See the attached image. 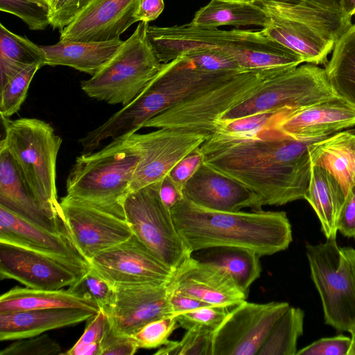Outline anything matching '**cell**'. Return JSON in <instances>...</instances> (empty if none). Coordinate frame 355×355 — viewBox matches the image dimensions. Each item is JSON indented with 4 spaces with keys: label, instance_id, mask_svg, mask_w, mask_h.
<instances>
[{
    "label": "cell",
    "instance_id": "1",
    "mask_svg": "<svg viewBox=\"0 0 355 355\" xmlns=\"http://www.w3.org/2000/svg\"><path fill=\"white\" fill-rule=\"evenodd\" d=\"M318 140L299 141L268 128L245 135L217 132L199 149L205 164L250 189L263 205L281 206L304 198L309 146Z\"/></svg>",
    "mask_w": 355,
    "mask_h": 355
},
{
    "label": "cell",
    "instance_id": "2",
    "mask_svg": "<svg viewBox=\"0 0 355 355\" xmlns=\"http://www.w3.org/2000/svg\"><path fill=\"white\" fill-rule=\"evenodd\" d=\"M175 227L191 252L212 247H239L260 257L287 249L291 225L284 211H221L184 197L171 209Z\"/></svg>",
    "mask_w": 355,
    "mask_h": 355
},
{
    "label": "cell",
    "instance_id": "3",
    "mask_svg": "<svg viewBox=\"0 0 355 355\" xmlns=\"http://www.w3.org/2000/svg\"><path fill=\"white\" fill-rule=\"evenodd\" d=\"M147 37L162 64L194 51L223 53L244 71H285L303 63L296 53L267 37L261 30H220L190 23L169 27L148 26Z\"/></svg>",
    "mask_w": 355,
    "mask_h": 355
},
{
    "label": "cell",
    "instance_id": "4",
    "mask_svg": "<svg viewBox=\"0 0 355 355\" xmlns=\"http://www.w3.org/2000/svg\"><path fill=\"white\" fill-rule=\"evenodd\" d=\"M242 72L208 71L201 67L196 52L180 55L162 64L159 71L134 100L87 132L85 141L88 146L96 149L107 139L135 133L165 110Z\"/></svg>",
    "mask_w": 355,
    "mask_h": 355
},
{
    "label": "cell",
    "instance_id": "5",
    "mask_svg": "<svg viewBox=\"0 0 355 355\" xmlns=\"http://www.w3.org/2000/svg\"><path fill=\"white\" fill-rule=\"evenodd\" d=\"M139 157L130 135L77 157L67 178V195L125 220L123 201Z\"/></svg>",
    "mask_w": 355,
    "mask_h": 355
},
{
    "label": "cell",
    "instance_id": "6",
    "mask_svg": "<svg viewBox=\"0 0 355 355\" xmlns=\"http://www.w3.org/2000/svg\"><path fill=\"white\" fill-rule=\"evenodd\" d=\"M1 119L5 129L1 141L26 184L46 214L62 222L56 187V162L62 138L41 119Z\"/></svg>",
    "mask_w": 355,
    "mask_h": 355
},
{
    "label": "cell",
    "instance_id": "7",
    "mask_svg": "<svg viewBox=\"0 0 355 355\" xmlns=\"http://www.w3.org/2000/svg\"><path fill=\"white\" fill-rule=\"evenodd\" d=\"M148 22L139 21L133 33L82 90L89 97L108 104L125 106L153 79L162 67L147 37Z\"/></svg>",
    "mask_w": 355,
    "mask_h": 355
},
{
    "label": "cell",
    "instance_id": "8",
    "mask_svg": "<svg viewBox=\"0 0 355 355\" xmlns=\"http://www.w3.org/2000/svg\"><path fill=\"white\" fill-rule=\"evenodd\" d=\"M282 71H243L165 110L146 121L143 128L182 129L209 138L216 132V123L227 111L248 98L266 78Z\"/></svg>",
    "mask_w": 355,
    "mask_h": 355
},
{
    "label": "cell",
    "instance_id": "9",
    "mask_svg": "<svg viewBox=\"0 0 355 355\" xmlns=\"http://www.w3.org/2000/svg\"><path fill=\"white\" fill-rule=\"evenodd\" d=\"M339 96L325 69L306 63L268 76L254 93L227 111L220 120L297 110Z\"/></svg>",
    "mask_w": 355,
    "mask_h": 355
},
{
    "label": "cell",
    "instance_id": "10",
    "mask_svg": "<svg viewBox=\"0 0 355 355\" xmlns=\"http://www.w3.org/2000/svg\"><path fill=\"white\" fill-rule=\"evenodd\" d=\"M160 182L129 192L123 201L125 220L132 234L173 272L191 252L162 202Z\"/></svg>",
    "mask_w": 355,
    "mask_h": 355
},
{
    "label": "cell",
    "instance_id": "11",
    "mask_svg": "<svg viewBox=\"0 0 355 355\" xmlns=\"http://www.w3.org/2000/svg\"><path fill=\"white\" fill-rule=\"evenodd\" d=\"M306 254L326 324L349 331L355 327V282L349 261L332 239L306 244Z\"/></svg>",
    "mask_w": 355,
    "mask_h": 355
},
{
    "label": "cell",
    "instance_id": "12",
    "mask_svg": "<svg viewBox=\"0 0 355 355\" xmlns=\"http://www.w3.org/2000/svg\"><path fill=\"white\" fill-rule=\"evenodd\" d=\"M289 306L285 302L246 300L233 306L213 332L212 355H257L271 328Z\"/></svg>",
    "mask_w": 355,
    "mask_h": 355
},
{
    "label": "cell",
    "instance_id": "13",
    "mask_svg": "<svg viewBox=\"0 0 355 355\" xmlns=\"http://www.w3.org/2000/svg\"><path fill=\"white\" fill-rule=\"evenodd\" d=\"M60 218L81 256L89 261L133 234L125 219L67 195L60 201Z\"/></svg>",
    "mask_w": 355,
    "mask_h": 355
},
{
    "label": "cell",
    "instance_id": "14",
    "mask_svg": "<svg viewBox=\"0 0 355 355\" xmlns=\"http://www.w3.org/2000/svg\"><path fill=\"white\" fill-rule=\"evenodd\" d=\"M84 266L58 257L0 241V277L35 289L71 286L88 272Z\"/></svg>",
    "mask_w": 355,
    "mask_h": 355
},
{
    "label": "cell",
    "instance_id": "15",
    "mask_svg": "<svg viewBox=\"0 0 355 355\" xmlns=\"http://www.w3.org/2000/svg\"><path fill=\"white\" fill-rule=\"evenodd\" d=\"M130 135L140 157L129 192L162 181L178 162L199 148L207 138L201 133L173 128Z\"/></svg>",
    "mask_w": 355,
    "mask_h": 355
},
{
    "label": "cell",
    "instance_id": "16",
    "mask_svg": "<svg viewBox=\"0 0 355 355\" xmlns=\"http://www.w3.org/2000/svg\"><path fill=\"white\" fill-rule=\"evenodd\" d=\"M89 265L112 286L168 283L173 275V271L134 234L96 254Z\"/></svg>",
    "mask_w": 355,
    "mask_h": 355
},
{
    "label": "cell",
    "instance_id": "17",
    "mask_svg": "<svg viewBox=\"0 0 355 355\" xmlns=\"http://www.w3.org/2000/svg\"><path fill=\"white\" fill-rule=\"evenodd\" d=\"M113 288L111 303L103 311L110 328L117 334L131 336L147 323L173 315L167 283L116 285Z\"/></svg>",
    "mask_w": 355,
    "mask_h": 355
},
{
    "label": "cell",
    "instance_id": "18",
    "mask_svg": "<svg viewBox=\"0 0 355 355\" xmlns=\"http://www.w3.org/2000/svg\"><path fill=\"white\" fill-rule=\"evenodd\" d=\"M355 126V106L341 96L282 113L270 128L299 141L321 139Z\"/></svg>",
    "mask_w": 355,
    "mask_h": 355
},
{
    "label": "cell",
    "instance_id": "19",
    "mask_svg": "<svg viewBox=\"0 0 355 355\" xmlns=\"http://www.w3.org/2000/svg\"><path fill=\"white\" fill-rule=\"evenodd\" d=\"M168 291H177L214 306L233 307L246 299L247 293L222 268L191 255L173 272Z\"/></svg>",
    "mask_w": 355,
    "mask_h": 355
},
{
    "label": "cell",
    "instance_id": "20",
    "mask_svg": "<svg viewBox=\"0 0 355 355\" xmlns=\"http://www.w3.org/2000/svg\"><path fill=\"white\" fill-rule=\"evenodd\" d=\"M140 0H92L61 32L60 41L105 42L120 38L137 21Z\"/></svg>",
    "mask_w": 355,
    "mask_h": 355
},
{
    "label": "cell",
    "instance_id": "21",
    "mask_svg": "<svg viewBox=\"0 0 355 355\" xmlns=\"http://www.w3.org/2000/svg\"><path fill=\"white\" fill-rule=\"evenodd\" d=\"M184 197L212 210L239 211L243 208L261 211V198L240 182L202 163L182 189Z\"/></svg>",
    "mask_w": 355,
    "mask_h": 355
},
{
    "label": "cell",
    "instance_id": "22",
    "mask_svg": "<svg viewBox=\"0 0 355 355\" xmlns=\"http://www.w3.org/2000/svg\"><path fill=\"white\" fill-rule=\"evenodd\" d=\"M0 206L46 230L67 234L62 223L51 218L42 207L2 141L0 142Z\"/></svg>",
    "mask_w": 355,
    "mask_h": 355
},
{
    "label": "cell",
    "instance_id": "23",
    "mask_svg": "<svg viewBox=\"0 0 355 355\" xmlns=\"http://www.w3.org/2000/svg\"><path fill=\"white\" fill-rule=\"evenodd\" d=\"M0 241L58 257L90 267L66 233L40 227L0 206Z\"/></svg>",
    "mask_w": 355,
    "mask_h": 355
},
{
    "label": "cell",
    "instance_id": "24",
    "mask_svg": "<svg viewBox=\"0 0 355 355\" xmlns=\"http://www.w3.org/2000/svg\"><path fill=\"white\" fill-rule=\"evenodd\" d=\"M98 313L80 309H32L0 313V340H16L37 336L49 330L89 320Z\"/></svg>",
    "mask_w": 355,
    "mask_h": 355
},
{
    "label": "cell",
    "instance_id": "25",
    "mask_svg": "<svg viewBox=\"0 0 355 355\" xmlns=\"http://www.w3.org/2000/svg\"><path fill=\"white\" fill-rule=\"evenodd\" d=\"M269 15V24L261 29L267 37L296 53L304 62L315 65L327 63L335 40L302 22Z\"/></svg>",
    "mask_w": 355,
    "mask_h": 355
},
{
    "label": "cell",
    "instance_id": "26",
    "mask_svg": "<svg viewBox=\"0 0 355 355\" xmlns=\"http://www.w3.org/2000/svg\"><path fill=\"white\" fill-rule=\"evenodd\" d=\"M309 154L311 164L327 171L347 196L355 185V135L341 131L315 141Z\"/></svg>",
    "mask_w": 355,
    "mask_h": 355
},
{
    "label": "cell",
    "instance_id": "27",
    "mask_svg": "<svg viewBox=\"0 0 355 355\" xmlns=\"http://www.w3.org/2000/svg\"><path fill=\"white\" fill-rule=\"evenodd\" d=\"M123 42L120 38L92 42L59 41L40 47L44 55V66H67L92 76L108 62Z\"/></svg>",
    "mask_w": 355,
    "mask_h": 355
},
{
    "label": "cell",
    "instance_id": "28",
    "mask_svg": "<svg viewBox=\"0 0 355 355\" xmlns=\"http://www.w3.org/2000/svg\"><path fill=\"white\" fill-rule=\"evenodd\" d=\"M47 309L101 310L93 299L68 288L58 290L15 287L0 297V313Z\"/></svg>",
    "mask_w": 355,
    "mask_h": 355
},
{
    "label": "cell",
    "instance_id": "29",
    "mask_svg": "<svg viewBox=\"0 0 355 355\" xmlns=\"http://www.w3.org/2000/svg\"><path fill=\"white\" fill-rule=\"evenodd\" d=\"M268 14L306 24L336 42L352 24V17L298 0H248Z\"/></svg>",
    "mask_w": 355,
    "mask_h": 355
},
{
    "label": "cell",
    "instance_id": "30",
    "mask_svg": "<svg viewBox=\"0 0 355 355\" xmlns=\"http://www.w3.org/2000/svg\"><path fill=\"white\" fill-rule=\"evenodd\" d=\"M340 185L324 168L311 165V176L304 196L316 214L327 239H336L337 222L345 200Z\"/></svg>",
    "mask_w": 355,
    "mask_h": 355
},
{
    "label": "cell",
    "instance_id": "31",
    "mask_svg": "<svg viewBox=\"0 0 355 355\" xmlns=\"http://www.w3.org/2000/svg\"><path fill=\"white\" fill-rule=\"evenodd\" d=\"M270 19V15L254 3L211 0L196 12L190 24L204 28H217L224 25L264 28L269 24Z\"/></svg>",
    "mask_w": 355,
    "mask_h": 355
},
{
    "label": "cell",
    "instance_id": "32",
    "mask_svg": "<svg viewBox=\"0 0 355 355\" xmlns=\"http://www.w3.org/2000/svg\"><path fill=\"white\" fill-rule=\"evenodd\" d=\"M191 256L218 266L228 272L245 293L261 275V257L255 252L239 247H212L196 251Z\"/></svg>",
    "mask_w": 355,
    "mask_h": 355
},
{
    "label": "cell",
    "instance_id": "33",
    "mask_svg": "<svg viewBox=\"0 0 355 355\" xmlns=\"http://www.w3.org/2000/svg\"><path fill=\"white\" fill-rule=\"evenodd\" d=\"M324 69L336 92L355 106V24L336 42Z\"/></svg>",
    "mask_w": 355,
    "mask_h": 355
},
{
    "label": "cell",
    "instance_id": "34",
    "mask_svg": "<svg viewBox=\"0 0 355 355\" xmlns=\"http://www.w3.org/2000/svg\"><path fill=\"white\" fill-rule=\"evenodd\" d=\"M304 319L303 310L290 306L271 328L257 355H296Z\"/></svg>",
    "mask_w": 355,
    "mask_h": 355
},
{
    "label": "cell",
    "instance_id": "35",
    "mask_svg": "<svg viewBox=\"0 0 355 355\" xmlns=\"http://www.w3.org/2000/svg\"><path fill=\"white\" fill-rule=\"evenodd\" d=\"M0 58L15 64L44 66V55L40 47L25 37L9 31L0 24Z\"/></svg>",
    "mask_w": 355,
    "mask_h": 355
},
{
    "label": "cell",
    "instance_id": "36",
    "mask_svg": "<svg viewBox=\"0 0 355 355\" xmlns=\"http://www.w3.org/2000/svg\"><path fill=\"white\" fill-rule=\"evenodd\" d=\"M42 67L40 64L27 66L15 73L1 87V118L8 119L18 112L26 97L32 79Z\"/></svg>",
    "mask_w": 355,
    "mask_h": 355
},
{
    "label": "cell",
    "instance_id": "37",
    "mask_svg": "<svg viewBox=\"0 0 355 355\" xmlns=\"http://www.w3.org/2000/svg\"><path fill=\"white\" fill-rule=\"evenodd\" d=\"M214 330L205 327H193L180 341L170 340L161 347L155 355H212Z\"/></svg>",
    "mask_w": 355,
    "mask_h": 355
},
{
    "label": "cell",
    "instance_id": "38",
    "mask_svg": "<svg viewBox=\"0 0 355 355\" xmlns=\"http://www.w3.org/2000/svg\"><path fill=\"white\" fill-rule=\"evenodd\" d=\"M0 10L17 16L32 31L50 25V8L42 0H0Z\"/></svg>",
    "mask_w": 355,
    "mask_h": 355
},
{
    "label": "cell",
    "instance_id": "39",
    "mask_svg": "<svg viewBox=\"0 0 355 355\" xmlns=\"http://www.w3.org/2000/svg\"><path fill=\"white\" fill-rule=\"evenodd\" d=\"M178 327L175 317L168 315L147 323L131 336L139 349L157 348L167 345L169 336Z\"/></svg>",
    "mask_w": 355,
    "mask_h": 355
},
{
    "label": "cell",
    "instance_id": "40",
    "mask_svg": "<svg viewBox=\"0 0 355 355\" xmlns=\"http://www.w3.org/2000/svg\"><path fill=\"white\" fill-rule=\"evenodd\" d=\"M284 112L286 111L260 112L236 119L219 120L216 123L215 133L234 135L254 134L270 128L275 119Z\"/></svg>",
    "mask_w": 355,
    "mask_h": 355
},
{
    "label": "cell",
    "instance_id": "41",
    "mask_svg": "<svg viewBox=\"0 0 355 355\" xmlns=\"http://www.w3.org/2000/svg\"><path fill=\"white\" fill-rule=\"evenodd\" d=\"M107 324L105 313L100 310L93 318L89 320L85 331L80 338L64 355H98L101 341Z\"/></svg>",
    "mask_w": 355,
    "mask_h": 355
},
{
    "label": "cell",
    "instance_id": "42",
    "mask_svg": "<svg viewBox=\"0 0 355 355\" xmlns=\"http://www.w3.org/2000/svg\"><path fill=\"white\" fill-rule=\"evenodd\" d=\"M69 288L93 299L103 311L111 303L114 293L113 286L91 268Z\"/></svg>",
    "mask_w": 355,
    "mask_h": 355
},
{
    "label": "cell",
    "instance_id": "43",
    "mask_svg": "<svg viewBox=\"0 0 355 355\" xmlns=\"http://www.w3.org/2000/svg\"><path fill=\"white\" fill-rule=\"evenodd\" d=\"M228 311V307L209 306L184 312L175 317L179 326L186 330L193 327H205L214 331Z\"/></svg>",
    "mask_w": 355,
    "mask_h": 355
},
{
    "label": "cell",
    "instance_id": "44",
    "mask_svg": "<svg viewBox=\"0 0 355 355\" xmlns=\"http://www.w3.org/2000/svg\"><path fill=\"white\" fill-rule=\"evenodd\" d=\"M57 354H62V348L47 334L16 340L0 352V355Z\"/></svg>",
    "mask_w": 355,
    "mask_h": 355
},
{
    "label": "cell",
    "instance_id": "45",
    "mask_svg": "<svg viewBox=\"0 0 355 355\" xmlns=\"http://www.w3.org/2000/svg\"><path fill=\"white\" fill-rule=\"evenodd\" d=\"M351 337L342 334L322 338L297 350L296 355H347Z\"/></svg>",
    "mask_w": 355,
    "mask_h": 355
},
{
    "label": "cell",
    "instance_id": "46",
    "mask_svg": "<svg viewBox=\"0 0 355 355\" xmlns=\"http://www.w3.org/2000/svg\"><path fill=\"white\" fill-rule=\"evenodd\" d=\"M92 1L56 0L50 10V26L60 33Z\"/></svg>",
    "mask_w": 355,
    "mask_h": 355
},
{
    "label": "cell",
    "instance_id": "47",
    "mask_svg": "<svg viewBox=\"0 0 355 355\" xmlns=\"http://www.w3.org/2000/svg\"><path fill=\"white\" fill-rule=\"evenodd\" d=\"M138 349L132 336L114 332L107 321L100 343L98 355H132Z\"/></svg>",
    "mask_w": 355,
    "mask_h": 355
},
{
    "label": "cell",
    "instance_id": "48",
    "mask_svg": "<svg viewBox=\"0 0 355 355\" xmlns=\"http://www.w3.org/2000/svg\"><path fill=\"white\" fill-rule=\"evenodd\" d=\"M203 163V156L199 148L182 158L168 173L171 180L181 189L194 175Z\"/></svg>",
    "mask_w": 355,
    "mask_h": 355
},
{
    "label": "cell",
    "instance_id": "49",
    "mask_svg": "<svg viewBox=\"0 0 355 355\" xmlns=\"http://www.w3.org/2000/svg\"><path fill=\"white\" fill-rule=\"evenodd\" d=\"M337 229L342 235L355 238V185L349 190L343 204Z\"/></svg>",
    "mask_w": 355,
    "mask_h": 355
},
{
    "label": "cell",
    "instance_id": "50",
    "mask_svg": "<svg viewBox=\"0 0 355 355\" xmlns=\"http://www.w3.org/2000/svg\"><path fill=\"white\" fill-rule=\"evenodd\" d=\"M168 294L173 316L198 308L214 306L180 291H168Z\"/></svg>",
    "mask_w": 355,
    "mask_h": 355
},
{
    "label": "cell",
    "instance_id": "51",
    "mask_svg": "<svg viewBox=\"0 0 355 355\" xmlns=\"http://www.w3.org/2000/svg\"><path fill=\"white\" fill-rule=\"evenodd\" d=\"M159 194L162 202L169 209L184 198L182 189L171 180L168 175L161 181Z\"/></svg>",
    "mask_w": 355,
    "mask_h": 355
},
{
    "label": "cell",
    "instance_id": "52",
    "mask_svg": "<svg viewBox=\"0 0 355 355\" xmlns=\"http://www.w3.org/2000/svg\"><path fill=\"white\" fill-rule=\"evenodd\" d=\"M164 8V0H140L136 15L137 21H153L161 15Z\"/></svg>",
    "mask_w": 355,
    "mask_h": 355
},
{
    "label": "cell",
    "instance_id": "53",
    "mask_svg": "<svg viewBox=\"0 0 355 355\" xmlns=\"http://www.w3.org/2000/svg\"><path fill=\"white\" fill-rule=\"evenodd\" d=\"M310 6L325 9L334 12L340 13L345 15L343 10V0H298ZM348 16V15H347Z\"/></svg>",
    "mask_w": 355,
    "mask_h": 355
},
{
    "label": "cell",
    "instance_id": "54",
    "mask_svg": "<svg viewBox=\"0 0 355 355\" xmlns=\"http://www.w3.org/2000/svg\"><path fill=\"white\" fill-rule=\"evenodd\" d=\"M340 250L349 263L355 282V249L351 247H344L340 248Z\"/></svg>",
    "mask_w": 355,
    "mask_h": 355
},
{
    "label": "cell",
    "instance_id": "55",
    "mask_svg": "<svg viewBox=\"0 0 355 355\" xmlns=\"http://www.w3.org/2000/svg\"><path fill=\"white\" fill-rule=\"evenodd\" d=\"M343 10L345 15L352 17L355 15V0H343Z\"/></svg>",
    "mask_w": 355,
    "mask_h": 355
},
{
    "label": "cell",
    "instance_id": "56",
    "mask_svg": "<svg viewBox=\"0 0 355 355\" xmlns=\"http://www.w3.org/2000/svg\"><path fill=\"white\" fill-rule=\"evenodd\" d=\"M349 332L351 334V346L347 355H355V327L352 328Z\"/></svg>",
    "mask_w": 355,
    "mask_h": 355
},
{
    "label": "cell",
    "instance_id": "57",
    "mask_svg": "<svg viewBox=\"0 0 355 355\" xmlns=\"http://www.w3.org/2000/svg\"><path fill=\"white\" fill-rule=\"evenodd\" d=\"M43 2H44L49 8L50 10L53 8V5L55 4L56 0H42Z\"/></svg>",
    "mask_w": 355,
    "mask_h": 355
},
{
    "label": "cell",
    "instance_id": "58",
    "mask_svg": "<svg viewBox=\"0 0 355 355\" xmlns=\"http://www.w3.org/2000/svg\"><path fill=\"white\" fill-rule=\"evenodd\" d=\"M225 1H231V2H248V0H222Z\"/></svg>",
    "mask_w": 355,
    "mask_h": 355
}]
</instances>
